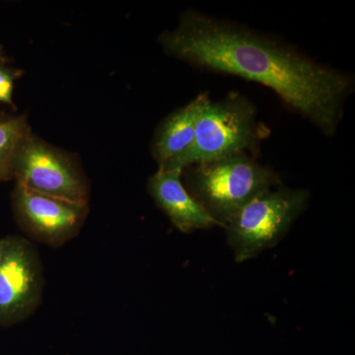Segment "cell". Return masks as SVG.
I'll list each match as a JSON object with an SVG mask.
<instances>
[{
	"mask_svg": "<svg viewBox=\"0 0 355 355\" xmlns=\"http://www.w3.org/2000/svg\"><path fill=\"white\" fill-rule=\"evenodd\" d=\"M189 182L191 195L222 227L253 198L279 186V176L247 153L196 165Z\"/></svg>",
	"mask_w": 355,
	"mask_h": 355,
	"instance_id": "2",
	"label": "cell"
},
{
	"mask_svg": "<svg viewBox=\"0 0 355 355\" xmlns=\"http://www.w3.org/2000/svg\"><path fill=\"white\" fill-rule=\"evenodd\" d=\"M15 220L33 241L60 248L76 237L87 217L88 205H76L16 184L12 193Z\"/></svg>",
	"mask_w": 355,
	"mask_h": 355,
	"instance_id": "7",
	"label": "cell"
},
{
	"mask_svg": "<svg viewBox=\"0 0 355 355\" xmlns=\"http://www.w3.org/2000/svg\"><path fill=\"white\" fill-rule=\"evenodd\" d=\"M44 287L38 250L22 236L2 238L0 259V327L9 328L32 316L41 305Z\"/></svg>",
	"mask_w": 355,
	"mask_h": 355,
	"instance_id": "5",
	"label": "cell"
},
{
	"mask_svg": "<svg viewBox=\"0 0 355 355\" xmlns=\"http://www.w3.org/2000/svg\"><path fill=\"white\" fill-rule=\"evenodd\" d=\"M209 98L207 94L198 95L162 123L154 144L159 168L169 167L189 150L195 139L198 118Z\"/></svg>",
	"mask_w": 355,
	"mask_h": 355,
	"instance_id": "9",
	"label": "cell"
},
{
	"mask_svg": "<svg viewBox=\"0 0 355 355\" xmlns=\"http://www.w3.org/2000/svg\"><path fill=\"white\" fill-rule=\"evenodd\" d=\"M2 253V238H0V259H1Z\"/></svg>",
	"mask_w": 355,
	"mask_h": 355,
	"instance_id": "12",
	"label": "cell"
},
{
	"mask_svg": "<svg viewBox=\"0 0 355 355\" xmlns=\"http://www.w3.org/2000/svg\"><path fill=\"white\" fill-rule=\"evenodd\" d=\"M13 178L16 184L76 205H88L89 188L83 173L67 156L31 135L21 146Z\"/></svg>",
	"mask_w": 355,
	"mask_h": 355,
	"instance_id": "6",
	"label": "cell"
},
{
	"mask_svg": "<svg viewBox=\"0 0 355 355\" xmlns=\"http://www.w3.org/2000/svg\"><path fill=\"white\" fill-rule=\"evenodd\" d=\"M253 105L241 96L207 99L196 128L195 139L189 150L166 169H184L238 154L257 146L263 137Z\"/></svg>",
	"mask_w": 355,
	"mask_h": 355,
	"instance_id": "3",
	"label": "cell"
},
{
	"mask_svg": "<svg viewBox=\"0 0 355 355\" xmlns=\"http://www.w3.org/2000/svg\"><path fill=\"white\" fill-rule=\"evenodd\" d=\"M161 43L170 55L200 69L242 77L272 89L328 137L342 119L352 78L288 44L247 28L187 12Z\"/></svg>",
	"mask_w": 355,
	"mask_h": 355,
	"instance_id": "1",
	"label": "cell"
},
{
	"mask_svg": "<svg viewBox=\"0 0 355 355\" xmlns=\"http://www.w3.org/2000/svg\"><path fill=\"white\" fill-rule=\"evenodd\" d=\"M13 86L12 74L8 70L0 69V103H12Z\"/></svg>",
	"mask_w": 355,
	"mask_h": 355,
	"instance_id": "11",
	"label": "cell"
},
{
	"mask_svg": "<svg viewBox=\"0 0 355 355\" xmlns=\"http://www.w3.org/2000/svg\"><path fill=\"white\" fill-rule=\"evenodd\" d=\"M305 190L277 186L253 198L224 226L238 263L253 259L275 247L309 200Z\"/></svg>",
	"mask_w": 355,
	"mask_h": 355,
	"instance_id": "4",
	"label": "cell"
},
{
	"mask_svg": "<svg viewBox=\"0 0 355 355\" xmlns=\"http://www.w3.org/2000/svg\"><path fill=\"white\" fill-rule=\"evenodd\" d=\"M29 135L22 118L0 121V183L13 179L16 155Z\"/></svg>",
	"mask_w": 355,
	"mask_h": 355,
	"instance_id": "10",
	"label": "cell"
},
{
	"mask_svg": "<svg viewBox=\"0 0 355 355\" xmlns=\"http://www.w3.org/2000/svg\"><path fill=\"white\" fill-rule=\"evenodd\" d=\"M183 169L159 168L149 179L148 191L154 202L181 232L211 228L216 222L184 188Z\"/></svg>",
	"mask_w": 355,
	"mask_h": 355,
	"instance_id": "8",
	"label": "cell"
}]
</instances>
